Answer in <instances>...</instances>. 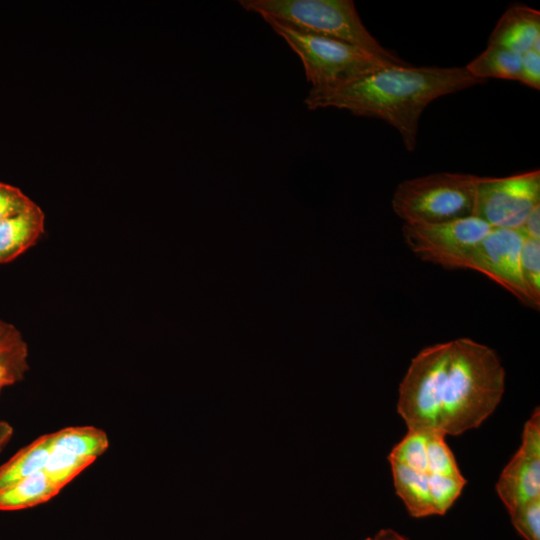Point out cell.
<instances>
[{
	"instance_id": "obj_1",
	"label": "cell",
	"mask_w": 540,
	"mask_h": 540,
	"mask_svg": "<svg viewBox=\"0 0 540 540\" xmlns=\"http://www.w3.org/2000/svg\"><path fill=\"white\" fill-rule=\"evenodd\" d=\"M505 369L490 347L459 338L422 349L399 386L397 411L409 431L459 435L500 403Z\"/></svg>"
},
{
	"instance_id": "obj_2",
	"label": "cell",
	"mask_w": 540,
	"mask_h": 540,
	"mask_svg": "<svg viewBox=\"0 0 540 540\" xmlns=\"http://www.w3.org/2000/svg\"><path fill=\"white\" fill-rule=\"evenodd\" d=\"M485 82L465 67L392 65L336 89L309 92L304 104L310 110L333 107L380 119L394 127L405 149L413 152L420 117L431 102Z\"/></svg>"
},
{
	"instance_id": "obj_3",
	"label": "cell",
	"mask_w": 540,
	"mask_h": 540,
	"mask_svg": "<svg viewBox=\"0 0 540 540\" xmlns=\"http://www.w3.org/2000/svg\"><path fill=\"white\" fill-rule=\"evenodd\" d=\"M239 4L298 32L353 45L392 65L409 64L376 40L352 0H240Z\"/></svg>"
},
{
	"instance_id": "obj_4",
	"label": "cell",
	"mask_w": 540,
	"mask_h": 540,
	"mask_svg": "<svg viewBox=\"0 0 540 540\" xmlns=\"http://www.w3.org/2000/svg\"><path fill=\"white\" fill-rule=\"evenodd\" d=\"M478 177L438 172L404 180L392 195V208L405 224L442 223L474 216Z\"/></svg>"
},
{
	"instance_id": "obj_5",
	"label": "cell",
	"mask_w": 540,
	"mask_h": 540,
	"mask_svg": "<svg viewBox=\"0 0 540 540\" xmlns=\"http://www.w3.org/2000/svg\"><path fill=\"white\" fill-rule=\"evenodd\" d=\"M299 56L306 79L318 93L336 89L392 64L353 45L298 32L271 18H263ZM399 66V65H398Z\"/></svg>"
},
{
	"instance_id": "obj_6",
	"label": "cell",
	"mask_w": 540,
	"mask_h": 540,
	"mask_svg": "<svg viewBox=\"0 0 540 540\" xmlns=\"http://www.w3.org/2000/svg\"><path fill=\"white\" fill-rule=\"evenodd\" d=\"M492 227L471 216L442 223L403 224L404 240L420 259L446 269H462L472 249Z\"/></svg>"
},
{
	"instance_id": "obj_7",
	"label": "cell",
	"mask_w": 540,
	"mask_h": 540,
	"mask_svg": "<svg viewBox=\"0 0 540 540\" xmlns=\"http://www.w3.org/2000/svg\"><path fill=\"white\" fill-rule=\"evenodd\" d=\"M540 204V171L478 177L474 216L492 228L520 229Z\"/></svg>"
},
{
	"instance_id": "obj_8",
	"label": "cell",
	"mask_w": 540,
	"mask_h": 540,
	"mask_svg": "<svg viewBox=\"0 0 540 540\" xmlns=\"http://www.w3.org/2000/svg\"><path fill=\"white\" fill-rule=\"evenodd\" d=\"M524 237L521 229L492 228L466 257L462 269L487 276L524 304L537 309L521 273Z\"/></svg>"
},
{
	"instance_id": "obj_9",
	"label": "cell",
	"mask_w": 540,
	"mask_h": 540,
	"mask_svg": "<svg viewBox=\"0 0 540 540\" xmlns=\"http://www.w3.org/2000/svg\"><path fill=\"white\" fill-rule=\"evenodd\" d=\"M496 492L509 513L540 497L539 407L525 423L521 445L503 469L496 483Z\"/></svg>"
},
{
	"instance_id": "obj_10",
	"label": "cell",
	"mask_w": 540,
	"mask_h": 540,
	"mask_svg": "<svg viewBox=\"0 0 540 540\" xmlns=\"http://www.w3.org/2000/svg\"><path fill=\"white\" fill-rule=\"evenodd\" d=\"M488 44H497L518 54L540 52V12L526 5L507 9L494 27Z\"/></svg>"
},
{
	"instance_id": "obj_11",
	"label": "cell",
	"mask_w": 540,
	"mask_h": 540,
	"mask_svg": "<svg viewBox=\"0 0 540 540\" xmlns=\"http://www.w3.org/2000/svg\"><path fill=\"white\" fill-rule=\"evenodd\" d=\"M45 231V214L34 202L0 222V263H8L37 243Z\"/></svg>"
},
{
	"instance_id": "obj_12",
	"label": "cell",
	"mask_w": 540,
	"mask_h": 540,
	"mask_svg": "<svg viewBox=\"0 0 540 540\" xmlns=\"http://www.w3.org/2000/svg\"><path fill=\"white\" fill-rule=\"evenodd\" d=\"M397 495L409 514L423 518L434 514L429 490V473L416 471L397 461L389 460Z\"/></svg>"
},
{
	"instance_id": "obj_13",
	"label": "cell",
	"mask_w": 540,
	"mask_h": 540,
	"mask_svg": "<svg viewBox=\"0 0 540 540\" xmlns=\"http://www.w3.org/2000/svg\"><path fill=\"white\" fill-rule=\"evenodd\" d=\"M60 491L41 470L0 491V510L31 508L49 501Z\"/></svg>"
},
{
	"instance_id": "obj_14",
	"label": "cell",
	"mask_w": 540,
	"mask_h": 540,
	"mask_svg": "<svg viewBox=\"0 0 540 540\" xmlns=\"http://www.w3.org/2000/svg\"><path fill=\"white\" fill-rule=\"evenodd\" d=\"M51 446V433L19 450L0 466V491L44 469Z\"/></svg>"
},
{
	"instance_id": "obj_15",
	"label": "cell",
	"mask_w": 540,
	"mask_h": 540,
	"mask_svg": "<svg viewBox=\"0 0 540 540\" xmlns=\"http://www.w3.org/2000/svg\"><path fill=\"white\" fill-rule=\"evenodd\" d=\"M465 68L472 76L485 81L487 78L519 81L521 54L497 44H488Z\"/></svg>"
},
{
	"instance_id": "obj_16",
	"label": "cell",
	"mask_w": 540,
	"mask_h": 540,
	"mask_svg": "<svg viewBox=\"0 0 540 540\" xmlns=\"http://www.w3.org/2000/svg\"><path fill=\"white\" fill-rule=\"evenodd\" d=\"M51 448L96 460L109 447L107 434L93 426L67 427L51 433Z\"/></svg>"
},
{
	"instance_id": "obj_17",
	"label": "cell",
	"mask_w": 540,
	"mask_h": 540,
	"mask_svg": "<svg viewBox=\"0 0 540 540\" xmlns=\"http://www.w3.org/2000/svg\"><path fill=\"white\" fill-rule=\"evenodd\" d=\"M95 460L79 457L57 448H51L44 467L49 480L62 490Z\"/></svg>"
},
{
	"instance_id": "obj_18",
	"label": "cell",
	"mask_w": 540,
	"mask_h": 540,
	"mask_svg": "<svg viewBox=\"0 0 540 540\" xmlns=\"http://www.w3.org/2000/svg\"><path fill=\"white\" fill-rule=\"evenodd\" d=\"M426 441V433L408 430L403 439L392 448L388 460L428 473Z\"/></svg>"
},
{
	"instance_id": "obj_19",
	"label": "cell",
	"mask_w": 540,
	"mask_h": 540,
	"mask_svg": "<svg viewBox=\"0 0 540 540\" xmlns=\"http://www.w3.org/2000/svg\"><path fill=\"white\" fill-rule=\"evenodd\" d=\"M426 434L428 473L461 476L455 457L445 441V435L437 432Z\"/></svg>"
},
{
	"instance_id": "obj_20",
	"label": "cell",
	"mask_w": 540,
	"mask_h": 540,
	"mask_svg": "<svg viewBox=\"0 0 540 540\" xmlns=\"http://www.w3.org/2000/svg\"><path fill=\"white\" fill-rule=\"evenodd\" d=\"M429 490L435 515L445 514L460 496L465 478L429 473Z\"/></svg>"
},
{
	"instance_id": "obj_21",
	"label": "cell",
	"mask_w": 540,
	"mask_h": 540,
	"mask_svg": "<svg viewBox=\"0 0 540 540\" xmlns=\"http://www.w3.org/2000/svg\"><path fill=\"white\" fill-rule=\"evenodd\" d=\"M525 286L536 306H540V240L524 237L520 255Z\"/></svg>"
},
{
	"instance_id": "obj_22",
	"label": "cell",
	"mask_w": 540,
	"mask_h": 540,
	"mask_svg": "<svg viewBox=\"0 0 540 540\" xmlns=\"http://www.w3.org/2000/svg\"><path fill=\"white\" fill-rule=\"evenodd\" d=\"M28 370V346L25 340L0 351V392L20 381Z\"/></svg>"
},
{
	"instance_id": "obj_23",
	"label": "cell",
	"mask_w": 540,
	"mask_h": 540,
	"mask_svg": "<svg viewBox=\"0 0 540 540\" xmlns=\"http://www.w3.org/2000/svg\"><path fill=\"white\" fill-rule=\"evenodd\" d=\"M511 523L525 540H540V497L509 513Z\"/></svg>"
},
{
	"instance_id": "obj_24",
	"label": "cell",
	"mask_w": 540,
	"mask_h": 540,
	"mask_svg": "<svg viewBox=\"0 0 540 540\" xmlns=\"http://www.w3.org/2000/svg\"><path fill=\"white\" fill-rule=\"evenodd\" d=\"M33 203L18 187L0 182V222L25 211Z\"/></svg>"
},
{
	"instance_id": "obj_25",
	"label": "cell",
	"mask_w": 540,
	"mask_h": 540,
	"mask_svg": "<svg viewBox=\"0 0 540 540\" xmlns=\"http://www.w3.org/2000/svg\"><path fill=\"white\" fill-rule=\"evenodd\" d=\"M519 81L533 89H540V52L529 49L521 54Z\"/></svg>"
},
{
	"instance_id": "obj_26",
	"label": "cell",
	"mask_w": 540,
	"mask_h": 540,
	"mask_svg": "<svg viewBox=\"0 0 540 540\" xmlns=\"http://www.w3.org/2000/svg\"><path fill=\"white\" fill-rule=\"evenodd\" d=\"M19 330L12 324L0 320V351L22 341Z\"/></svg>"
},
{
	"instance_id": "obj_27",
	"label": "cell",
	"mask_w": 540,
	"mask_h": 540,
	"mask_svg": "<svg viewBox=\"0 0 540 540\" xmlns=\"http://www.w3.org/2000/svg\"><path fill=\"white\" fill-rule=\"evenodd\" d=\"M520 229L526 237L540 240V204L532 209Z\"/></svg>"
},
{
	"instance_id": "obj_28",
	"label": "cell",
	"mask_w": 540,
	"mask_h": 540,
	"mask_svg": "<svg viewBox=\"0 0 540 540\" xmlns=\"http://www.w3.org/2000/svg\"><path fill=\"white\" fill-rule=\"evenodd\" d=\"M373 540H408L398 532L390 528H384L379 530L374 536Z\"/></svg>"
},
{
	"instance_id": "obj_29",
	"label": "cell",
	"mask_w": 540,
	"mask_h": 540,
	"mask_svg": "<svg viewBox=\"0 0 540 540\" xmlns=\"http://www.w3.org/2000/svg\"><path fill=\"white\" fill-rule=\"evenodd\" d=\"M12 435L13 427L5 421H0V451L9 442Z\"/></svg>"
},
{
	"instance_id": "obj_30",
	"label": "cell",
	"mask_w": 540,
	"mask_h": 540,
	"mask_svg": "<svg viewBox=\"0 0 540 540\" xmlns=\"http://www.w3.org/2000/svg\"><path fill=\"white\" fill-rule=\"evenodd\" d=\"M364 540H373V537L365 538Z\"/></svg>"
}]
</instances>
